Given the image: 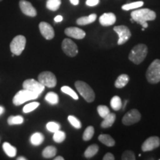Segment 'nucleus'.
Returning a JSON list of instances; mask_svg holds the SVG:
<instances>
[{"mask_svg": "<svg viewBox=\"0 0 160 160\" xmlns=\"http://www.w3.org/2000/svg\"><path fill=\"white\" fill-rule=\"evenodd\" d=\"M131 19L142 26L148 21H153L157 17V14L153 11L148 8L138 9L132 11Z\"/></svg>", "mask_w": 160, "mask_h": 160, "instance_id": "obj_1", "label": "nucleus"}, {"mask_svg": "<svg viewBox=\"0 0 160 160\" xmlns=\"http://www.w3.org/2000/svg\"><path fill=\"white\" fill-rule=\"evenodd\" d=\"M148 54V47L144 44H139L131 50L128 56L130 61L136 65H139L145 60Z\"/></svg>", "mask_w": 160, "mask_h": 160, "instance_id": "obj_2", "label": "nucleus"}, {"mask_svg": "<svg viewBox=\"0 0 160 160\" xmlns=\"http://www.w3.org/2000/svg\"><path fill=\"white\" fill-rule=\"evenodd\" d=\"M75 87L80 95L82 97L86 102H92L95 99V93L91 86L83 81L78 80L75 82Z\"/></svg>", "mask_w": 160, "mask_h": 160, "instance_id": "obj_3", "label": "nucleus"}, {"mask_svg": "<svg viewBox=\"0 0 160 160\" xmlns=\"http://www.w3.org/2000/svg\"><path fill=\"white\" fill-rule=\"evenodd\" d=\"M146 78L148 82L157 84L160 82V59H155L151 62L146 71Z\"/></svg>", "mask_w": 160, "mask_h": 160, "instance_id": "obj_4", "label": "nucleus"}, {"mask_svg": "<svg viewBox=\"0 0 160 160\" xmlns=\"http://www.w3.org/2000/svg\"><path fill=\"white\" fill-rule=\"evenodd\" d=\"M39 97V95L37 93H33L28 90L23 89L19 91L18 93L14 96L13 99V102L16 106L21 105L26 102L30 101V100L36 99Z\"/></svg>", "mask_w": 160, "mask_h": 160, "instance_id": "obj_5", "label": "nucleus"}, {"mask_svg": "<svg viewBox=\"0 0 160 160\" xmlns=\"http://www.w3.org/2000/svg\"><path fill=\"white\" fill-rule=\"evenodd\" d=\"M26 45V38L24 36L18 35L13 38L10 44V48L13 55L22 54Z\"/></svg>", "mask_w": 160, "mask_h": 160, "instance_id": "obj_6", "label": "nucleus"}, {"mask_svg": "<svg viewBox=\"0 0 160 160\" xmlns=\"http://www.w3.org/2000/svg\"><path fill=\"white\" fill-rule=\"evenodd\" d=\"M38 81L41 84H42L45 87L50 88H54L57 83L56 76L52 72L50 71L42 72L38 77Z\"/></svg>", "mask_w": 160, "mask_h": 160, "instance_id": "obj_7", "label": "nucleus"}, {"mask_svg": "<svg viewBox=\"0 0 160 160\" xmlns=\"http://www.w3.org/2000/svg\"><path fill=\"white\" fill-rule=\"evenodd\" d=\"M23 89L28 90L33 93H37L38 95H40L45 90V86L42 84H41L39 81L33 79H26L22 84Z\"/></svg>", "mask_w": 160, "mask_h": 160, "instance_id": "obj_8", "label": "nucleus"}, {"mask_svg": "<svg viewBox=\"0 0 160 160\" xmlns=\"http://www.w3.org/2000/svg\"><path fill=\"white\" fill-rule=\"evenodd\" d=\"M113 31L119 36V39H118L117 42L119 45H122L125 44L131 37V33L129 28L125 25L115 26L113 28Z\"/></svg>", "mask_w": 160, "mask_h": 160, "instance_id": "obj_9", "label": "nucleus"}, {"mask_svg": "<svg viewBox=\"0 0 160 160\" xmlns=\"http://www.w3.org/2000/svg\"><path fill=\"white\" fill-rule=\"evenodd\" d=\"M62 48L64 53L68 57H73L77 55L78 48L74 42L70 39H65L62 43Z\"/></svg>", "mask_w": 160, "mask_h": 160, "instance_id": "obj_10", "label": "nucleus"}, {"mask_svg": "<svg viewBox=\"0 0 160 160\" xmlns=\"http://www.w3.org/2000/svg\"><path fill=\"white\" fill-rule=\"evenodd\" d=\"M141 119V113L137 109H132L128 112L122 118V123L125 125H131L137 123Z\"/></svg>", "mask_w": 160, "mask_h": 160, "instance_id": "obj_11", "label": "nucleus"}, {"mask_svg": "<svg viewBox=\"0 0 160 160\" xmlns=\"http://www.w3.org/2000/svg\"><path fill=\"white\" fill-rule=\"evenodd\" d=\"M160 145V139L158 137H151L148 138L142 145V150L144 152L153 151Z\"/></svg>", "mask_w": 160, "mask_h": 160, "instance_id": "obj_12", "label": "nucleus"}, {"mask_svg": "<svg viewBox=\"0 0 160 160\" xmlns=\"http://www.w3.org/2000/svg\"><path fill=\"white\" fill-rule=\"evenodd\" d=\"M20 9L24 14L28 17H34L37 16V12L35 8L32 5V4L26 0H20L19 2Z\"/></svg>", "mask_w": 160, "mask_h": 160, "instance_id": "obj_13", "label": "nucleus"}, {"mask_svg": "<svg viewBox=\"0 0 160 160\" xmlns=\"http://www.w3.org/2000/svg\"><path fill=\"white\" fill-rule=\"evenodd\" d=\"M39 28L41 34L46 39L51 40L54 37V30H53V27H52L50 24L45 22H42L39 23Z\"/></svg>", "mask_w": 160, "mask_h": 160, "instance_id": "obj_14", "label": "nucleus"}, {"mask_svg": "<svg viewBox=\"0 0 160 160\" xmlns=\"http://www.w3.org/2000/svg\"><path fill=\"white\" fill-rule=\"evenodd\" d=\"M65 33L68 37L77 39H82L86 36L83 30L77 27H69L65 30Z\"/></svg>", "mask_w": 160, "mask_h": 160, "instance_id": "obj_15", "label": "nucleus"}, {"mask_svg": "<svg viewBox=\"0 0 160 160\" xmlns=\"http://www.w3.org/2000/svg\"><path fill=\"white\" fill-rule=\"evenodd\" d=\"M116 16L113 13H105L99 17V22L102 26H111L116 22Z\"/></svg>", "mask_w": 160, "mask_h": 160, "instance_id": "obj_16", "label": "nucleus"}, {"mask_svg": "<svg viewBox=\"0 0 160 160\" xmlns=\"http://www.w3.org/2000/svg\"><path fill=\"white\" fill-rule=\"evenodd\" d=\"M96 19H97V14L92 13V14L88 16V17H82L79 18L77 20V23L79 25H86L93 23V22L96 21Z\"/></svg>", "mask_w": 160, "mask_h": 160, "instance_id": "obj_17", "label": "nucleus"}, {"mask_svg": "<svg viewBox=\"0 0 160 160\" xmlns=\"http://www.w3.org/2000/svg\"><path fill=\"white\" fill-rule=\"evenodd\" d=\"M116 120V115L113 113H110L105 118H103L102 122L101 123V127L103 128H107L113 125Z\"/></svg>", "mask_w": 160, "mask_h": 160, "instance_id": "obj_18", "label": "nucleus"}, {"mask_svg": "<svg viewBox=\"0 0 160 160\" xmlns=\"http://www.w3.org/2000/svg\"><path fill=\"white\" fill-rule=\"evenodd\" d=\"M129 82V77L127 74H121L118 77L115 82V87L117 88H122L128 85Z\"/></svg>", "mask_w": 160, "mask_h": 160, "instance_id": "obj_19", "label": "nucleus"}, {"mask_svg": "<svg viewBox=\"0 0 160 160\" xmlns=\"http://www.w3.org/2000/svg\"><path fill=\"white\" fill-rule=\"evenodd\" d=\"M98 139H99V142H101L106 146H108V147H113L115 145V140L110 135L101 134L99 136Z\"/></svg>", "mask_w": 160, "mask_h": 160, "instance_id": "obj_20", "label": "nucleus"}, {"mask_svg": "<svg viewBox=\"0 0 160 160\" xmlns=\"http://www.w3.org/2000/svg\"><path fill=\"white\" fill-rule=\"evenodd\" d=\"M2 148L5 153L9 157H14L17 155V148L8 142H4Z\"/></svg>", "mask_w": 160, "mask_h": 160, "instance_id": "obj_21", "label": "nucleus"}, {"mask_svg": "<svg viewBox=\"0 0 160 160\" xmlns=\"http://www.w3.org/2000/svg\"><path fill=\"white\" fill-rule=\"evenodd\" d=\"M44 139H45V137L42 133L37 132L31 137V142L33 145L38 146L43 142Z\"/></svg>", "mask_w": 160, "mask_h": 160, "instance_id": "obj_22", "label": "nucleus"}, {"mask_svg": "<svg viewBox=\"0 0 160 160\" xmlns=\"http://www.w3.org/2000/svg\"><path fill=\"white\" fill-rule=\"evenodd\" d=\"M57 150L55 147H53V146H48V147H46L43 150L42 156L43 157L49 159V158L55 157L56 154H57Z\"/></svg>", "mask_w": 160, "mask_h": 160, "instance_id": "obj_23", "label": "nucleus"}, {"mask_svg": "<svg viewBox=\"0 0 160 160\" xmlns=\"http://www.w3.org/2000/svg\"><path fill=\"white\" fill-rule=\"evenodd\" d=\"M62 4L61 0H47L46 7L47 8L52 11H56L59 8Z\"/></svg>", "mask_w": 160, "mask_h": 160, "instance_id": "obj_24", "label": "nucleus"}, {"mask_svg": "<svg viewBox=\"0 0 160 160\" xmlns=\"http://www.w3.org/2000/svg\"><path fill=\"white\" fill-rule=\"evenodd\" d=\"M98 151H99V147H98L97 145H90L86 151H85V157L87 158V159H90V158L93 157V156H95L98 153Z\"/></svg>", "mask_w": 160, "mask_h": 160, "instance_id": "obj_25", "label": "nucleus"}, {"mask_svg": "<svg viewBox=\"0 0 160 160\" xmlns=\"http://www.w3.org/2000/svg\"><path fill=\"white\" fill-rule=\"evenodd\" d=\"M111 107L112 109L114 111H119L122 107V99L121 98L118 96H114L112 97L111 100Z\"/></svg>", "mask_w": 160, "mask_h": 160, "instance_id": "obj_26", "label": "nucleus"}, {"mask_svg": "<svg viewBox=\"0 0 160 160\" xmlns=\"http://www.w3.org/2000/svg\"><path fill=\"white\" fill-rule=\"evenodd\" d=\"M143 5H144V2L142 1L134 2L128 3V4H126V5H122V9L124 10V11H130V10L137 9V8H141Z\"/></svg>", "mask_w": 160, "mask_h": 160, "instance_id": "obj_27", "label": "nucleus"}, {"mask_svg": "<svg viewBox=\"0 0 160 160\" xmlns=\"http://www.w3.org/2000/svg\"><path fill=\"white\" fill-rule=\"evenodd\" d=\"M45 100L51 105H57L59 102V97L54 92H49L45 96Z\"/></svg>", "mask_w": 160, "mask_h": 160, "instance_id": "obj_28", "label": "nucleus"}, {"mask_svg": "<svg viewBox=\"0 0 160 160\" xmlns=\"http://www.w3.org/2000/svg\"><path fill=\"white\" fill-rule=\"evenodd\" d=\"M24 122V118L22 116H11L8 119V123L10 125H21Z\"/></svg>", "mask_w": 160, "mask_h": 160, "instance_id": "obj_29", "label": "nucleus"}, {"mask_svg": "<svg viewBox=\"0 0 160 160\" xmlns=\"http://www.w3.org/2000/svg\"><path fill=\"white\" fill-rule=\"evenodd\" d=\"M93 134H94V128L93 126H88L84 131L82 137L83 140L84 141H89L93 137Z\"/></svg>", "mask_w": 160, "mask_h": 160, "instance_id": "obj_30", "label": "nucleus"}, {"mask_svg": "<svg viewBox=\"0 0 160 160\" xmlns=\"http://www.w3.org/2000/svg\"><path fill=\"white\" fill-rule=\"evenodd\" d=\"M61 91L63 92L64 93H66V94L69 95L70 97L73 98V99L75 100H77L79 99V97H78V95L77 94V93L73 91V89L71 88L68 87V86H62V87L61 88Z\"/></svg>", "mask_w": 160, "mask_h": 160, "instance_id": "obj_31", "label": "nucleus"}, {"mask_svg": "<svg viewBox=\"0 0 160 160\" xmlns=\"http://www.w3.org/2000/svg\"><path fill=\"white\" fill-rule=\"evenodd\" d=\"M66 135L64 131H62L59 130V131L54 132V134H53V139L57 143H61L64 142V140L65 139Z\"/></svg>", "mask_w": 160, "mask_h": 160, "instance_id": "obj_32", "label": "nucleus"}, {"mask_svg": "<svg viewBox=\"0 0 160 160\" xmlns=\"http://www.w3.org/2000/svg\"><path fill=\"white\" fill-rule=\"evenodd\" d=\"M68 122L70 123H71V125L72 126H73L75 128L80 129L82 128L81 122H80L77 117H75L74 116H72V115L68 116Z\"/></svg>", "mask_w": 160, "mask_h": 160, "instance_id": "obj_33", "label": "nucleus"}, {"mask_svg": "<svg viewBox=\"0 0 160 160\" xmlns=\"http://www.w3.org/2000/svg\"><path fill=\"white\" fill-rule=\"evenodd\" d=\"M97 111L99 115L102 118H105L106 116L108 115L111 112H110V110L107 106L105 105H99L97 107Z\"/></svg>", "mask_w": 160, "mask_h": 160, "instance_id": "obj_34", "label": "nucleus"}, {"mask_svg": "<svg viewBox=\"0 0 160 160\" xmlns=\"http://www.w3.org/2000/svg\"><path fill=\"white\" fill-rule=\"evenodd\" d=\"M39 106V102H31L29 104H27L25 107L23 108V112L25 113H30V112L34 111L36 108H37Z\"/></svg>", "mask_w": 160, "mask_h": 160, "instance_id": "obj_35", "label": "nucleus"}, {"mask_svg": "<svg viewBox=\"0 0 160 160\" xmlns=\"http://www.w3.org/2000/svg\"><path fill=\"white\" fill-rule=\"evenodd\" d=\"M46 128H47L48 131L54 133L60 129V125L59 123L55 122H50L46 125Z\"/></svg>", "mask_w": 160, "mask_h": 160, "instance_id": "obj_36", "label": "nucleus"}, {"mask_svg": "<svg viewBox=\"0 0 160 160\" xmlns=\"http://www.w3.org/2000/svg\"><path fill=\"white\" fill-rule=\"evenodd\" d=\"M122 160H135L136 157L133 152L131 151H126L122 155Z\"/></svg>", "mask_w": 160, "mask_h": 160, "instance_id": "obj_37", "label": "nucleus"}, {"mask_svg": "<svg viewBox=\"0 0 160 160\" xmlns=\"http://www.w3.org/2000/svg\"><path fill=\"white\" fill-rule=\"evenodd\" d=\"M99 3V0H86V5L90 7L97 5Z\"/></svg>", "mask_w": 160, "mask_h": 160, "instance_id": "obj_38", "label": "nucleus"}, {"mask_svg": "<svg viewBox=\"0 0 160 160\" xmlns=\"http://www.w3.org/2000/svg\"><path fill=\"white\" fill-rule=\"evenodd\" d=\"M103 159L104 160H114L115 157L111 153H106L105 156H104Z\"/></svg>", "mask_w": 160, "mask_h": 160, "instance_id": "obj_39", "label": "nucleus"}, {"mask_svg": "<svg viewBox=\"0 0 160 160\" xmlns=\"http://www.w3.org/2000/svg\"><path fill=\"white\" fill-rule=\"evenodd\" d=\"M62 19H63V17H62L61 15H58L54 18V21L56 22H60L62 21Z\"/></svg>", "mask_w": 160, "mask_h": 160, "instance_id": "obj_40", "label": "nucleus"}, {"mask_svg": "<svg viewBox=\"0 0 160 160\" xmlns=\"http://www.w3.org/2000/svg\"><path fill=\"white\" fill-rule=\"evenodd\" d=\"M71 3L73 5H77L79 2V0H70Z\"/></svg>", "mask_w": 160, "mask_h": 160, "instance_id": "obj_41", "label": "nucleus"}, {"mask_svg": "<svg viewBox=\"0 0 160 160\" xmlns=\"http://www.w3.org/2000/svg\"><path fill=\"white\" fill-rule=\"evenodd\" d=\"M5 111V108L2 107V106H0V115H2Z\"/></svg>", "mask_w": 160, "mask_h": 160, "instance_id": "obj_42", "label": "nucleus"}, {"mask_svg": "<svg viewBox=\"0 0 160 160\" xmlns=\"http://www.w3.org/2000/svg\"><path fill=\"white\" fill-rule=\"evenodd\" d=\"M54 160H64V158L62 157H61V156H59V157H55Z\"/></svg>", "mask_w": 160, "mask_h": 160, "instance_id": "obj_43", "label": "nucleus"}, {"mask_svg": "<svg viewBox=\"0 0 160 160\" xmlns=\"http://www.w3.org/2000/svg\"><path fill=\"white\" fill-rule=\"evenodd\" d=\"M17 159V160H26L27 159H26V158L24 157H18Z\"/></svg>", "mask_w": 160, "mask_h": 160, "instance_id": "obj_44", "label": "nucleus"}, {"mask_svg": "<svg viewBox=\"0 0 160 160\" xmlns=\"http://www.w3.org/2000/svg\"><path fill=\"white\" fill-rule=\"evenodd\" d=\"M2 0H0V2H2Z\"/></svg>", "mask_w": 160, "mask_h": 160, "instance_id": "obj_45", "label": "nucleus"}]
</instances>
